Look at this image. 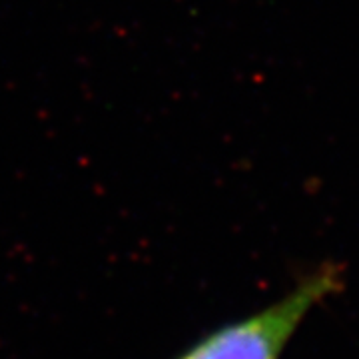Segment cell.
<instances>
[{
	"mask_svg": "<svg viewBox=\"0 0 359 359\" xmlns=\"http://www.w3.org/2000/svg\"><path fill=\"white\" fill-rule=\"evenodd\" d=\"M341 285V268L323 266L276 304L205 335L178 359H280L309 311Z\"/></svg>",
	"mask_w": 359,
	"mask_h": 359,
	"instance_id": "obj_1",
	"label": "cell"
}]
</instances>
